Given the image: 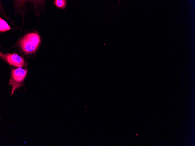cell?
I'll list each match as a JSON object with an SVG mask.
<instances>
[{
	"label": "cell",
	"mask_w": 195,
	"mask_h": 146,
	"mask_svg": "<svg viewBox=\"0 0 195 146\" xmlns=\"http://www.w3.org/2000/svg\"><path fill=\"white\" fill-rule=\"evenodd\" d=\"M40 42L39 36L34 33L25 35L20 41L22 50L28 54L34 52L38 47Z\"/></svg>",
	"instance_id": "obj_1"
},
{
	"label": "cell",
	"mask_w": 195,
	"mask_h": 146,
	"mask_svg": "<svg viewBox=\"0 0 195 146\" xmlns=\"http://www.w3.org/2000/svg\"><path fill=\"white\" fill-rule=\"evenodd\" d=\"M27 72V69L21 68L12 69L11 75L9 80V84L12 87L11 95L13 94L15 90L18 88L20 89V87L23 85L24 80Z\"/></svg>",
	"instance_id": "obj_2"
},
{
	"label": "cell",
	"mask_w": 195,
	"mask_h": 146,
	"mask_svg": "<svg viewBox=\"0 0 195 146\" xmlns=\"http://www.w3.org/2000/svg\"><path fill=\"white\" fill-rule=\"evenodd\" d=\"M1 57L10 65L19 68L22 67L24 65L25 61L23 57L17 54H4L0 53Z\"/></svg>",
	"instance_id": "obj_3"
},
{
	"label": "cell",
	"mask_w": 195,
	"mask_h": 146,
	"mask_svg": "<svg viewBox=\"0 0 195 146\" xmlns=\"http://www.w3.org/2000/svg\"><path fill=\"white\" fill-rule=\"evenodd\" d=\"M0 31H4L11 29V27L7 22L0 18Z\"/></svg>",
	"instance_id": "obj_4"
},
{
	"label": "cell",
	"mask_w": 195,
	"mask_h": 146,
	"mask_svg": "<svg viewBox=\"0 0 195 146\" xmlns=\"http://www.w3.org/2000/svg\"><path fill=\"white\" fill-rule=\"evenodd\" d=\"M54 3L57 7L61 9L64 8L67 4L66 1L65 0H55Z\"/></svg>",
	"instance_id": "obj_5"
}]
</instances>
